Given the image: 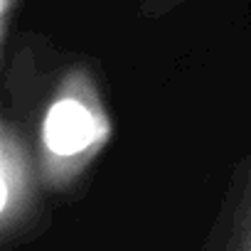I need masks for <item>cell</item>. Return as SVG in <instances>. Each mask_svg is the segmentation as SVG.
<instances>
[{
    "label": "cell",
    "instance_id": "6da1fadb",
    "mask_svg": "<svg viewBox=\"0 0 251 251\" xmlns=\"http://www.w3.org/2000/svg\"><path fill=\"white\" fill-rule=\"evenodd\" d=\"M108 116L89 76L69 74L45 111L40 126L42 170L52 185L74 180L106 146Z\"/></svg>",
    "mask_w": 251,
    "mask_h": 251
},
{
    "label": "cell",
    "instance_id": "7a4b0ae2",
    "mask_svg": "<svg viewBox=\"0 0 251 251\" xmlns=\"http://www.w3.org/2000/svg\"><path fill=\"white\" fill-rule=\"evenodd\" d=\"M0 214L5 226L23 212V204L30 195V160L20 136L13 131V126L5 121L0 133Z\"/></svg>",
    "mask_w": 251,
    "mask_h": 251
},
{
    "label": "cell",
    "instance_id": "277c9868",
    "mask_svg": "<svg viewBox=\"0 0 251 251\" xmlns=\"http://www.w3.org/2000/svg\"><path fill=\"white\" fill-rule=\"evenodd\" d=\"M182 3V0H146V13L151 15H158V13H165L168 8Z\"/></svg>",
    "mask_w": 251,
    "mask_h": 251
},
{
    "label": "cell",
    "instance_id": "5b68a950",
    "mask_svg": "<svg viewBox=\"0 0 251 251\" xmlns=\"http://www.w3.org/2000/svg\"><path fill=\"white\" fill-rule=\"evenodd\" d=\"M13 5L15 0H0V20H3V40L8 35V25H10V18H13Z\"/></svg>",
    "mask_w": 251,
    "mask_h": 251
},
{
    "label": "cell",
    "instance_id": "3957f363",
    "mask_svg": "<svg viewBox=\"0 0 251 251\" xmlns=\"http://www.w3.org/2000/svg\"><path fill=\"white\" fill-rule=\"evenodd\" d=\"M244 244L246 251H251V180H249V190H246V202H244Z\"/></svg>",
    "mask_w": 251,
    "mask_h": 251
}]
</instances>
